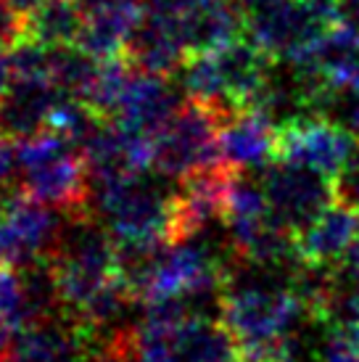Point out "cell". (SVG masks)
<instances>
[{
  "label": "cell",
  "instance_id": "1",
  "mask_svg": "<svg viewBox=\"0 0 359 362\" xmlns=\"http://www.w3.org/2000/svg\"><path fill=\"white\" fill-rule=\"evenodd\" d=\"M48 270L64 312L88 331L114 322L124 312V304L135 299L117 241L85 217L61 235Z\"/></svg>",
  "mask_w": 359,
  "mask_h": 362
},
{
  "label": "cell",
  "instance_id": "2",
  "mask_svg": "<svg viewBox=\"0 0 359 362\" xmlns=\"http://www.w3.org/2000/svg\"><path fill=\"white\" fill-rule=\"evenodd\" d=\"M225 119L228 117L220 109L188 98L153 138V170L164 177L185 180L201 170L225 164L220 148V127Z\"/></svg>",
  "mask_w": 359,
  "mask_h": 362
},
{
  "label": "cell",
  "instance_id": "3",
  "mask_svg": "<svg viewBox=\"0 0 359 362\" xmlns=\"http://www.w3.org/2000/svg\"><path fill=\"white\" fill-rule=\"evenodd\" d=\"M228 283V272L206 246L182 241L170 246L151 262L148 272L140 286V302L143 304H164L177 302L190 307L193 302L217 296L220 299Z\"/></svg>",
  "mask_w": 359,
  "mask_h": 362
},
{
  "label": "cell",
  "instance_id": "4",
  "mask_svg": "<svg viewBox=\"0 0 359 362\" xmlns=\"http://www.w3.org/2000/svg\"><path fill=\"white\" fill-rule=\"evenodd\" d=\"M359 151V138L330 117L310 114L278 127L275 159L314 170L330 180H339L346 164Z\"/></svg>",
  "mask_w": 359,
  "mask_h": 362
},
{
  "label": "cell",
  "instance_id": "5",
  "mask_svg": "<svg viewBox=\"0 0 359 362\" xmlns=\"http://www.w3.org/2000/svg\"><path fill=\"white\" fill-rule=\"evenodd\" d=\"M59 220L56 209L32 199L27 193L13 191L0 202V262L30 270L42 257H50L59 246Z\"/></svg>",
  "mask_w": 359,
  "mask_h": 362
},
{
  "label": "cell",
  "instance_id": "6",
  "mask_svg": "<svg viewBox=\"0 0 359 362\" xmlns=\"http://www.w3.org/2000/svg\"><path fill=\"white\" fill-rule=\"evenodd\" d=\"M259 182L275 220L283 222L293 235L339 199L336 180L290 161H269Z\"/></svg>",
  "mask_w": 359,
  "mask_h": 362
},
{
  "label": "cell",
  "instance_id": "7",
  "mask_svg": "<svg viewBox=\"0 0 359 362\" xmlns=\"http://www.w3.org/2000/svg\"><path fill=\"white\" fill-rule=\"evenodd\" d=\"M19 188L27 196L69 214L74 220L88 217V206L93 202V182H90L88 161L77 146L50 153L45 159L19 170Z\"/></svg>",
  "mask_w": 359,
  "mask_h": 362
},
{
  "label": "cell",
  "instance_id": "8",
  "mask_svg": "<svg viewBox=\"0 0 359 362\" xmlns=\"http://www.w3.org/2000/svg\"><path fill=\"white\" fill-rule=\"evenodd\" d=\"M182 95H185L182 88H177L167 77L132 69L119 109L111 117V122H117L127 130L143 132L148 138H156L185 103Z\"/></svg>",
  "mask_w": 359,
  "mask_h": 362
},
{
  "label": "cell",
  "instance_id": "9",
  "mask_svg": "<svg viewBox=\"0 0 359 362\" xmlns=\"http://www.w3.org/2000/svg\"><path fill=\"white\" fill-rule=\"evenodd\" d=\"M359 243V206L336 199L319 217L296 233V254L307 267L330 270Z\"/></svg>",
  "mask_w": 359,
  "mask_h": 362
},
{
  "label": "cell",
  "instance_id": "10",
  "mask_svg": "<svg viewBox=\"0 0 359 362\" xmlns=\"http://www.w3.org/2000/svg\"><path fill=\"white\" fill-rule=\"evenodd\" d=\"M220 148L233 170H264L278 153V124L257 109H238L222 122Z\"/></svg>",
  "mask_w": 359,
  "mask_h": 362
},
{
  "label": "cell",
  "instance_id": "11",
  "mask_svg": "<svg viewBox=\"0 0 359 362\" xmlns=\"http://www.w3.org/2000/svg\"><path fill=\"white\" fill-rule=\"evenodd\" d=\"M88 331L77 320L61 322L42 315L27 322L3 352V362H82V341Z\"/></svg>",
  "mask_w": 359,
  "mask_h": 362
},
{
  "label": "cell",
  "instance_id": "12",
  "mask_svg": "<svg viewBox=\"0 0 359 362\" xmlns=\"http://www.w3.org/2000/svg\"><path fill=\"white\" fill-rule=\"evenodd\" d=\"M59 98L61 93L50 77H13L11 90L0 101V135L16 143L48 130V117Z\"/></svg>",
  "mask_w": 359,
  "mask_h": 362
},
{
  "label": "cell",
  "instance_id": "13",
  "mask_svg": "<svg viewBox=\"0 0 359 362\" xmlns=\"http://www.w3.org/2000/svg\"><path fill=\"white\" fill-rule=\"evenodd\" d=\"M177 362H240V344L222 320L190 312L172 331Z\"/></svg>",
  "mask_w": 359,
  "mask_h": 362
},
{
  "label": "cell",
  "instance_id": "14",
  "mask_svg": "<svg viewBox=\"0 0 359 362\" xmlns=\"http://www.w3.org/2000/svg\"><path fill=\"white\" fill-rule=\"evenodd\" d=\"M140 13H143V3H124V6L90 11L85 13V24L74 45H80L82 51H88L98 61L122 59L132 32L138 27Z\"/></svg>",
  "mask_w": 359,
  "mask_h": 362
},
{
  "label": "cell",
  "instance_id": "15",
  "mask_svg": "<svg viewBox=\"0 0 359 362\" xmlns=\"http://www.w3.org/2000/svg\"><path fill=\"white\" fill-rule=\"evenodd\" d=\"M243 35V11L235 0H204L185 13V42L190 53L217 51Z\"/></svg>",
  "mask_w": 359,
  "mask_h": 362
},
{
  "label": "cell",
  "instance_id": "16",
  "mask_svg": "<svg viewBox=\"0 0 359 362\" xmlns=\"http://www.w3.org/2000/svg\"><path fill=\"white\" fill-rule=\"evenodd\" d=\"M85 24V11L77 0H45L42 6L27 13V40L45 48L74 45Z\"/></svg>",
  "mask_w": 359,
  "mask_h": 362
},
{
  "label": "cell",
  "instance_id": "17",
  "mask_svg": "<svg viewBox=\"0 0 359 362\" xmlns=\"http://www.w3.org/2000/svg\"><path fill=\"white\" fill-rule=\"evenodd\" d=\"M100 61L82 51L80 45H61L50 48V80L59 88L61 95L69 98H88L93 82L98 77Z\"/></svg>",
  "mask_w": 359,
  "mask_h": 362
},
{
  "label": "cell",
  "instance_id": "18",
  "mask_svg": "<svg viewBox=\"0 0 359 362\" xmlns=\"http://www.w3.org/2000/svg\"><path fill=\"white\" fill-rule=\"evenodd\" d=\"M317 114L336 119L359 138V82L341 85V88H328L322 101H319Z\"/></svg>",
  "mask_w": 359,
  "mask_h": 362
},
{
  "label": "cell",
  "instance_id": "19",
  "mask_svg": "<svg viewBox=\"0 0 359 362\" xmlns=\"http://www.w3.org/2000/svg\"><path fill=\"white\" fill-rule=\"evenodd\" d=\"M317 362H359V328L346 322L330 328L319 344Z\"/></svg>",
  "mask_w": 359,
  "mask_h": 362
},
{
  "label": "cell",
  "instance_id": "20",
  "mask_svg": "<svg viewBox=\"0 0 359 362\" xmlns=\"http://www.w3.org/2000/svg\"><path fill=\"white\" fill-rule=\"evenodd\" d=\"M27 35V16L8 6L6 0H0V45L13 48L16 42L24 40Z\"/></svg>",
  "mask_w": 359,
  "mask_h": 362
},
{
  "label": "cell",
  "instance_id": "21",
  "mask_svg": "<svg viewBox=\"0 0 359 362\" xmlns=\"http://www.w3.org/2000/svg\"><path fill=\"white\" fill-rule=\"evenodd\" d=\"M339 27L359 40V0H339Z\"/></svg>",
  "mask_w": 359,
  "mask_h": 362
},
{
  "label": "cell",
  "instance_id": "22",
  "mask_svg": "<svg viewBox=\"0 0 359 362\" xmlns=\"http://www.w3.org/2000/svg\"><path fill=\"white\" fill-rule=\"evenodd\" d=\"M11 82H13V66H11V53L8 48L0 45V101L6 98V93L11 90Z\"/></svg>",
  "mask_w": 359,
  "mask_h": 362
},
{
  "label": "cell",
  "instance_id": "23",
  "mask_svg": "<svg viewBox=\"0 0 359 362\" xmlns=\"http://www.w3.org/2000/svg\"><path fill=\"white\" fill-rule=\"evenodd\" d=\"M80 8L85 13L90 11H98V8H109V6H124V3H143V0H77Z\"/></svg>",
  "mask_w": 359,
  "mask_h": 362
},
{
  "label": "cell",
  "instance_id": "24",
  "mask_svg": "<svg viewBox=\"0 0 359 362\" xmlns=\"http://www.w3.org/2000/svg\"><path fill=\"white\" fill-rule=\"evenodd\" d=\"M6 3H8V6H13L19 13H24V16H27L30 11H35L37 6H42L45 0H6Z\"/></svg>",
  "mask_w": 359,
  "mask_h": 362
},
{
  "label": "cell",
  "instance_id": "25",
  "mask_svg": "<svg viewBox=\"0 0 359 362\" xmlns=\"http://www.w3.org/2000/svg\"><path fill=\"white\" fill-rule=\"evenodd\" d=\"M182 3H188V6H199V3H204V0H182Z\"/></svg>",
  "mask_w": 359,
  "mask_h": 362
},
{
  "label": "cell",
  "instance_id": "26",
  "mask_svg": "<svg viewBox=\"0 0 359 362\" xmlns=\"http://www.w3.org/2000/svg\"><path fill=\"white\" fill-rule=\"evenodd\" d=\"M0 362H3V352H0Z\"/></svg>",
  "mask_w": 359,
  "mask_h": 362
}]
</instances>
